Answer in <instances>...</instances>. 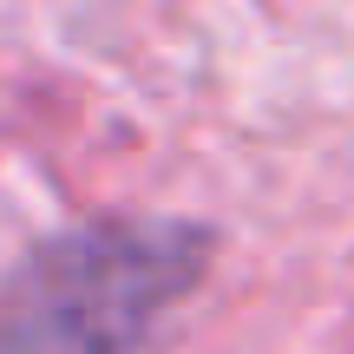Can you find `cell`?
Returning a JSON list of instances; mask_svg holds the SVG:
<instances>
[{
  "instance_id": "6da1fadb",
  "label": "cell",
  "mask_w": 354,
  "mask_h": 354,
  "mask_svg": "<svg viewBox=\"0 0 354 354\" xmlns=\"http://www.w3.org/2000/svg\"><path fill=\"white\" fill-rule=\"evenodd\" d=\"M210 263V223L105 216L53 230L0 276V354H145Z\"/></svg>"
}]
</instances>
